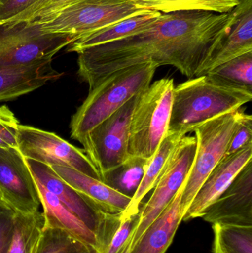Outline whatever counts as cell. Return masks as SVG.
<instances>
[{
	"label": "cell",
	"instance_id": "obj_28",
	"mask_svg": "<svg viewBox=\"0 0 252 253\" xmlns=\"http://www.w3.org/2000/svg\"><path fill=\"white\" fill-rule=\"evenodd\" d=\"M142 206L140 211L128 218L121 220L109 238L104 253H119L127 242L133 239L135 232L140 223Z\"/></svg>",
	"mask_w": 252,
	"mask_h": 253
},
{
	"label": "cell",
	"instance_id": "obj_20",
	"mask_svg": "<svg viewBox=\"0 0 252 253\" xmlns=\"http://www.w3.org/2000/svg\"><path fill=\"white\" fill-rule=\"evenodd\" d=\"M161 13L150 10L148 13L120 21L94 32L80 37L69 44L68 52L78 53L83 49L111 42L134 35L147 29L159 17Z\"/></svg>",
	"mask_w": 252,
	"mask_h": 253
},
{
	"label": "cell",
	"instance_id": "obj_11",
	"mask_svg": "<svg viewBox=\"0 0 252 253\" xmlns=\"http://www.w3.org/2000/svg\"><path fill=\"white\" fill-rule=\"evenodd\" d=\"M196 148L195 137L185 135L179 141L152 196L145 205H142L140 223L133 236V243L173 200L190 172Z\"/></svg>",
	"mask_w": 252,
	"mask_h": 253
},
{
	"label": "cell",
	"instance_id": "obj_10",
	"mask_svg": "<svg viewBox=\"0 0 252 253\" xmlns=\"http://www.w3.org/2000/svg\"><path fill=\"white\" fill-rule=\"evenodd\" d=\"M17 143L18 149L25 159L49 166L72 168L87 176L102 180L99 171L84 150L72 145L53 132L20 125Z\"/></svg>",
	"mask_w": 252,
	"mask_h": 253
},
{
	"label": "cell",
	"instance_id": "obj_31",
	"mask_svg": "<svg viewBox=\"0 0 252 253\" xmlns=\"http://www.w3.org/2000/svg\"><path fill=\"white\" fill-rule=\"evenodd\" d=\"M252 142V117L244 113L234 130L224 156L236 153Z\"/></svg>",
	"mask_w": 252,
	"mask_h": 253
},
{
	"label": "cell",
	"instance_id": "obj_17",
	"mask_svg": "<svg viewBox=\"0 0 252 253\" xmlns=\"http://www.w3.org/2000/svg\"><path fill=\"white\" fill-rule=\"evenodd\" d=\"M185 184L186 180L167 208L151 223L135 243L132 242L130 253H165L183 221L180 200Z\"/></svg>",
	"mask_w": 252,
	"mask_h": 253
},
{
	"label": "cell",
	"instance_id": "obj_9",
	"mask_svg": "<svg viewBox=\"0 0 252 253\" xmlns=\"http://www.w3.org/2000/svg\"><path fill=\"white\" fill-rule=\"evenodd\" d=\"M139 94L93 128L81 143L102 181L130 159L127 151L129 127Z\"/></svg>",
	"mask_w": 252,
	"mask_h": 253
},
{
	"label": "cell",
	"instance_id": "obj_23",
	"mask_svg": "<svg viewBox=\"0 0 252 253\" xmlns=\"http://www.w3.org/2000/svg\"><path fill=\"white\" fill-rule=\"evenodd\" d=\"M213 253H252V225L215 223Z\"/></svg>",
	"mask_w": 252,
	"mask_h": 253
},
{
	"label": "cell",
	"instance_id": "obj_19",
	"mask_svg": "<svg viewBox=\"0 0 252 253\" xmlns=\"http://www.w3.org/2000/svg\"><path fill=\"white\" fill-rule=\"evenodd\" d=\"M36 185L43 208V228L63 230L81 243L94 247L101 253L100 245L96 235L64 206L54 195L47 191L41 184L36 183Z\"/></svg>",
	"mask_w": 252,
	"mask_h": 253
},
{
	"label": "cell",
	"instance_id": "obj_35",
	"mask_svg": "<svg viewBox=\"0 0 252 253\" xmlns=\"http://www.w3.org/2000/svg\"><path fill=\"white\" fill-rule=\"evenodd\" d=\"M38 240L37 241L36 243V245H34V248H33L32 252H31V253H36V252L37 245H38Z\"/></svg>",
	"mask_w": 252,
	"mask_h": 253
},
{
	"label": "cell",
	"instance_id": "obj_5",
	"mask_svg": "<svg viewBox=\"0 0 252 253\" xmlns=\"http://www.w3.org/2000/svg\"><path fill=\"white\" fill-rule=\"evenodd\" d=\"M149 11L138 0H78L37 24L44 32L69 34L78 39Z\"/></svg>",
	"mask_w": 252,
	"mask_h": 253
},
{
	"label": "cell",
	"instance_id": "obj_22",
	"mask_svg": "<svg viewBox=\"0 0 252 253\" xmlns=\"http://www.w3.org/2000/svg\"><path fill=\"white\" fill-rule=\"evenodd\" d=\"M146 10L163 13L179 11L216 12L217 14L232 11L239 0H138Z\"/></svg>",
	"mask_w": 252,
	"mask_h": 253
},
{
	"label": "cell",
	"instance_id": "obj_29",
	"mask_svg": "<svg viewBox=\"0 0 252 253\" xmlns=\"http://www.w3.org/2000/svg\"><path fill=\"white\" fill-rule=\"evenodd\" d=\"M19 126V120L7 105L0 107V148L18 149Z\"/></svg>",
	"mask_w": 252,
	"mask_h": 253
},
{
	"label": "cell",
	"instance_id": "obj_2",
	"mask_svg": "<svg viewBox=\"0 0 252 253\" xmlns=\"http://www.w3.org/2000/svg\"><path fill=\"white\" fill-rule=\"evenodd\" d=\"M252 92L221 85L207 75L189 79L173 90L169 133L185 136L204 123L251 102Z\"/></svg>",
	"mask_w": 252,
	"mask_h": 253
},
{
	"label": "cell",
	"instance_id": "obj_24",
	"mask_svg": "<svg viewBox=\"0 0 252 253\" xmlns=\"http://www.w3.org/2000/svg\"><path fill=\"white\" fill-rule=\"evenodd\" d=\"M207 75L221 85L252 92V51L219 65Z\"/></svg>",
	"mask_w": 252,
	"mask_h": 253
},
{
	"label": "cell",
	"instance_id": "obj_25",
	"mask_svg": "<svg viewBox=\"0 0 252 253\" xmlns=\"http://www.w3.org/2000/svg\"><path fill=\"white\" fill-rule=\"evenodd\" d=\"M44 224L42 212L33 215L17 214L14 235L7 253H31L39 239Z\"/></svg>",
	"mask_w": 252,
	"mask_h": 253
},
{
	"label": "cell",
	"instance_id": "obj_18",
	"mask_svg": "<svg viewBox=\"0 0 252 253\" xmlns=\"http://www.w3.org/2000/svg\"><path fill=\"white\" fill-rule=\"evenodd\" d=\"M50 167L64 181L107 213H123L131 202V197L108 185L102 180L87 176L72 168Z\"/></svg>",
	"mask_w": 252,
	"mask_h": 253
},
{
	"label": "cell",
	"instance_id": "obj_36",
	"mask_svg": "<svg viewBox=\"0 0 252 253\" xmlns=\"http://www.w3.org/2000/svg\"><path fill=\"white\" fill-rule=\"evenodd\" d=\"M0 200H1V198H0Z\"/></svg>",
	"mask_w": 252,
	"mask_h": 253
},
{
	"label": "cell",
	"instance_id": "obj_1",
	"mask_svg": "<svg viewBox=\"0 0 252 253\" xmlns=\"http://www.w3.org/2000/svg\"><path fill=\"white\" fill-rule=\"evenodd\" d=\"M232 18V11L161 13L142 32L78 51V77L90 90L112 73L153 62L158 67L172 65L185 77L195 78Z\"/></svg>",
	"mask_w": 252,
	"mask_h": 253
},
{
	"label": "cell",
	"instance_id": "obj_32",
	"mask_svg": "<svg viewBox=\"0 0 252 253\" xmlns=\"http://www.w3.org/2000/svg\"><path fill=\"white\" fill-rule=\"evenodd\" d=\"M39 0H0V23L16 17Z\"/></svg>",
	"mask_w": 252,
	"mask_h": 253
},
{
	"label": "cell",
	"instance_id": "obj_33",
	"mask_svg": "<svg viewBox=\"0 0 252 253\" xmlns=\"http://www.w3.org/2000/svg\"><path fill=\"white\" fill-rule=\"evenodd\" d=\"M77 253H101L99 250L95 248L94 247L90 246V245H84L81 247V249L77 252Z\"/></svg>",
	"mask_w": 252,
	"mask_h": 253
},
{
	"label": "cell",
	"instance_id": "obj_12",
	"mask_svg": "<svg viewBox=\"0 0 252 253\" xmlns=\"http://www.w3.org/2000/svg\"><path fill=\"white\" fill-rule=\"evenodd\" d=\"M0 198L19 215H33L41 205L36 183L18 149L0 148Z\"/></svg>",
	"mask_w": 252,
	"mask_h": 253
},
{
	"label": "cell",
	"instance_id": "obj_30",
	"mask_svg": "<svg viewBox=\"0 0 252 253\" xmlns=\"http://www.w3.org/2000/svg\"><path fill=\"white\" fill-rule=\"evenodd\" d=\"M17 213L0 200V253H7L14 235Z\"/></svg>",
	"mask_w": 252,
	"mask_h": 253
},
{
	"label": "cell",
	"instance_id": "obj_21",
	"mask_svg": "<svg viewBox=\"0 0 252 253\" xmlns=\"http://www.w3.org/2000/svg\"><path fill=\"white\" fill-rule=\"evenodd\" d=\"M183 135L176 133H167L157 150L153 157L150 159L144 168L143 175L137 190L132 197L131 202L126 211L121 214V218H128L130 215L137 213L140 211L144 198L155 188L158 180L164 172L169 159L171 157L176 146Z\"/></svg>",
	"mask_w": 252,
	"mask_h": 253
},
{
	"label": "cell",
	"instance_id": "obj_15",
	"mask_svg": "<svg viewBox=\"0 0 252 253\" xmlns=\"http://www.w3.org/2000/svg\"><path fill=\"white\" fill-rule=\"evenodd\" d=\"M252 160V142L223 159L212 170L183 217L188 221L202 218L209 207L218 199L241 169Z\"/></svg>",
	"mask_w": 252,
	"mask_h": 253
},
{
	"label": "cell",
	"instance_id": "obj_8",
	"mask_svg": "<svg viewBox=\"0 0 252 253\" xmlns=\"http://www.w3.org/2000/svg\"><path fill=\"white\" fill-rule=\"evenodd\" d=\"M35 181L54 195L97 237L101 253H104L111 235L121 222V214L104 212L97 205L64 181L51 167L26 159Z\"/></svg>",
	"mask_w": 252,
	"mask_h": 253
},
{
	"label": "cell",
	"instance_id": "obj_14",
	"mask_svg": "<svg viewBox=\"0 0 252 253\" xmlns=\"http://www.w3.org/2000/svg\"><path fill=\"white\" fill-rule=\"evenodd\" d=\"M210 224L252 225V160L203 215Z\"/></svg>",
	"mask_w": 252,
	"mask_h": 253
},
{
	"label": "cell",
	"instance_id": "obj_16",
	"mask_svg": "<svg viewBox=\"0 0 252 253\" xmlns=\"http://www.w3.org/2000/svg\"><path fill=\"white\" fill-rule=\"evenodd\" d=\"M52 61L0 68V102L17 99L45 85L49 82L59 80L63 73L52 67Z\"/></svg>",
	"mask_w": 252,
	"mask_h": 253
},
{
	"label": "cell",
	"instance_id": "obj_6",
	"mask_svg": "<svg viewBox=\"0 0 252 253\" xmlns=\"http://www.w3.org/2000/svg\"><path fill=\"white\" fill-rule=\"evenodd\" d=\"M76 40L77 37L69 34L44 32L35 22H1L0 68L53 60L58 52Z\"/></svg>",
	"mask_w": 252,
	"mask_h": 253
},
{
	"label": "cell",
	"instance_id": "obj_13",
	"mask_svg": "<svg viewBox=\"0 0 252 253\" xmlns=\"http://www.w3.org/2000/svg\"><path fill=\"white\" fill-rule=\"evenodd\" d=\"M232 18L198 68L195 77L207 75L219 65L252 51V0H239Z\"/></svg>",
	"mask_w": 252,
	"mask_h": 253
},
{
	"label": "cell",
	"instance_id": "obj_27",
	"mask_svg": "<svg viewBox=\"0 0 252 253\" xmlns=\"http://www.w3.org/2000/svg\"><path fill=\"white\" fill-rule=\"evenodd\" d=\"M78 0H39L7 22L26 21L40 23Z\"/></svg>",
	"mask_w": 252,
	"mask_h": 253
},
{
	"label": "cell",
	"instance_id": "obj_4",
	"mask_svg": "<svg viewBox=\"0 0 252 253\" xmlns=\"http://www.w3.org/2000/svg\"><path fill=\"white\" fill-rule=\"evenodd\" d=\"M174 80L163 78L139 93L130 118L127 151L130 159L149 162L168 133Z\"/></svg>",
	"mask_w": 252,
	"mask_h": 253
},
{
	"label": "cell",
	"instance_id": "obj_7",
	"mask_svg": "<svg viewBox=\"0 0 252 253\" xmlns=\"http://www.w3.org/2000/svg\"><path fill=\"white\" fill-rule=\"evenodd\" d=\"M244 113L240 108L213 119L194 130L197 148L180 200L183 215L207 176L224 156L232 133Z\"/></svg>",
	"mask_w": 252,
	"mask_h": 253
},
{
	"label": "cell",
	"instance_id": "obj_34",
	"mask_svg": "<svg viewBox=\"0 0 252 253\" xmlns=\"http://www.w3.org/2000/svg\"><path fill=\"white\" fill-rule=\"evenodd\" d=\"M132 242H133V239L127 242V245L124 246V248L121 250V252L119 253H130V248H131Z\"/></svg>",
	"mask_w": 252,
	"mask_h": 253
},
{
	"label": "cell",
	"instance_id": "obj_26",
	"mask_svg": "<svg viewBox=\"0 0 252 253\" xmlns=\"http://www.w3.org/2000/svg\"><path fill=\"white\" fill-rule=\"evenodd\" d=\"M83 245L63 230L42 228L36 253H77Z\"/></svg>",
	"mask_w": 252,
	"mask_h": 253
},
{
	"label": "cell",
	"instance_id": "obj_3",
	"mask_svg": "<svg viewBox=\"0 0 252 253\" xmlns=\"http://www.w3.org/2000/svg\"><path fill=\"white\" fill-rule=\"evenodd\" d=\"M158 68L153 62H146L120 70L89 90L88 96L71 119L72 138L82 142L93 128L147 88Z\"/></svg>",
	"mask_w": 252,
	"mask_h": 253
}]
</instances>
